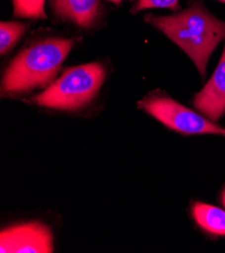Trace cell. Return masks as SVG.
Wrapping results in <instances>:
<instances>
[{
  "mask_svg": "<svg viewBox=\"0 0 225 253\" xmlns=\"http://www.w3.org/2000/svg\"><path fill=\"white\" fill-rule=\"evenodd\" d=\"M54 13L77 27L89 29L100 15L99 0H51Z\"/></svg>",
  "mask_w": 225,
  "mask_h": 253,
  "instance_id": "52a82bcc",
  "label": "cell"
},
{
  "mask_svg": "<svg viewBox=\"0 0 225 253\" xmlns=\"http://www.w3.org/2000/svg\"><path fill=\"white\" fill-rule=\"evenodd\" d=\"M138 108L183 134H219L225 136V128L180 104L169 96L151 94L138 102Z\"/></svg>",
  "mask_w": 225,
  "mask_h": 253,
  "instance_id": "277c9868",
  "label": "cell"
},
{
  "mask_svg": "<svg viewBox=\"0 0 225 253\" xmlns=\"http://www.w3.org/2000/svg\"><path fill=\"white\" fill-rule=\"evenodd\" d=\"M222 203H223V206L225 207V189L222 192Z\"/></svg>",
  "mask_w": 225,
  "mask_h": 253,
  "instance_id": "7c38bea8",
  "label": "cell"
},
{
  "mask_svg": "<svg viewBox=\"0 0 225 253\" xmlns=\"http://www.w3.org/2000/svg\"><path fill=\"white\" fill-rule=\"evenodd\" d=\"M195 222L206 232L225 236V211L212 205L196 202L192 206Z\"/></svg>",
  "mask_w": 225,
  "mask_h": 253,
  "instance_id": "ba28073f",
  "label": "cell"
},
{
  "mask_svg": "<svg viewBox=\"0 0 225 253\" xmlns=\"http://www.w3.org/2000/svg\"><path fill=\"white\" fill-rule=\"evenodd\" d=\"M74 40L46 39L24 48L10 63L2 79V94L27 93L51 82L74 45Z\"/></svg>",
  "mask_w": 225,
  "mask_h": 253,
  "instance_id": "7a4b0ae2",
  "label": "cell"
},
{
  "mask_svg": "<svg viewBox=\"0 0 225 253\" xmlns=\"http://www.w3.org/2000/svg\"><path fill=\"white\" fill-rule=\"evenodd\" d=\"M0 251L2 253L53 251V235L47 226L32 222L12 226L1 232Z\"/></svg>",
  "mask_w": 225,
  "mask_h": 253,
  "instance_id": "5b68a950",
  "label": "cell"
},
{
  "mask_svg": "<svg viewBox=\"0 0 225 253\" xmlns=\"http://www.w3.org/2000/svg\"><path fill=\"white\" fill-rule=\"evenodd\" d=\"M28 29V24L7 21L1 22L0 25V53L4 55L14 46L19 39L24 35Z\"/></svg>",
  "mask_w": 225,
  "mask_h": 253,
  "instance_id": "9c48e42d",
  "label": "cell"
},
{
  "mask_svg": "<svg viewBox=\"0 0 225 253\" xmlns=\"http://www.w3.org/2000/svg\"><path fill=\"white\" fill-rule=\"evenodd\" d=\"M194 107L211 121H218L225 114V43L212 77L193 99Z\"/></svg>",
  "mask_w": 225,
  "mask_h": 253,
  "instance_id": "8992f818",
  "label": "cell"
},
{
  "mask_svg": "<svg viewBox=\"0 0 225 253\" xmlns=\"http://www.w3.org/2000/svg\"><path fill=\"white\" fill-rule=\"evenodd\" d=\"M144 20L184 50L205 77L211 54L225 39V21L211 14L200 1L172 15L147 13Z\"/></svg>",
  "mask_w": 225,
  "mask_h": 253,
  "instance_id": "6da1fadb",
  "label": "cell"
},
{
  "mask_svg": "<svg viewBox=\"0 0 225 253\" xmlns=\"http://www.w3.org/2000/svg\"><path fill=\"white\" fill-rule=\"evenodd\" d=\"M217 1H220V2H222V3L225 4V0H217Z\"/></svg>",
  "mask_w": 225,
  "mask_h": 253,
  "instance_id": "5bb4252c",
  "label": "cell"
},
{
  "mask_svg": "<svg viewBox=\"0 0 225 253\" xmlns=\"http://www.w3.org/2000/svg\"><path fill=\"white\" fill-rule=\"evenodd\" d=\"M13 5V15L16 17L45 19V0H11Z\"/></svg>",
  "mask_w": 225,
  "mask_h": 253,
  "instance_id": "30bf717a",
  "label": "cell"
},
{
  "mask_svg": "<svg viewBox=\"0 0 225 253\" xmlns=\"http://www.w3.org/2000/svg\"><path fill=\"white\" fill-rule=\"evenodd\" d=\"M148 8H170L177 10L180 8L179 0H137L132 11L138 12Z\"/></svg>",
  "mask_w": 225,
  "mask_h": 253,
  "instance_id": "8fae6325",
  "label": "cell"
},
{
  "mask_svg": "<svg viewBox=\"0 0 225 253\" xmlns=\"http://www.w3.org/2000/svg\"><path fill=\"white\" fill-rule=\"evenodd\" d=\"M105 76L106 70L99 63L70 68L64 72L60 79L35 96L33 102L58 110L79 109L96 96Z\"/></svg>",
  "mask_w": 225,
  "mask_h": 253,
  "instance_id": "3957f363",
  "label": "cell"
},
{
  "mask_svg": "<svg viewBox=\"0 0 225 253\" xmlns=\"http://www.w3.org/2000/svg\"><path fill=\"white\" fill-rule=\"evenodd\" d=\"M109 1H111V2L115 3V4H119L122 1V0H109Z\"/></svg>",
  "mask_w": 225,
  "mask_h": 253,
  "instance_id": "4fadbf2b",
  "label": "cell"
}]
</instances>
